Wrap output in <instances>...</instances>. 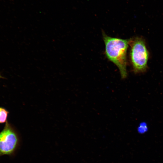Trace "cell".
Segmentation results:
<instances>
[{"label": "cell", "mask_w": 163, "mask_h": 163, "mask_svg": "<svg viewBox=\"0 0 163 163\" xmlns=\"http://www.w3.org/2000/svg\"><path fill=\"white\" fill-rule=\"evenodd\" d=\"M105 45V54L107 59L118 68L121 78L127 76L126 53L129 40L109 37L102 33Z\"/></svg>", "instance_id": "cell-1"}, {"label": "cell", "mask_w": 163, "mask_h": 163, "mask_svg": "<svg viewBox=\"0 0 163 163\" xmlns=\"http://www.w3.org/2000/svg\"><path fill=\"white\" fill-rule=\"evenodd\" d=\"M130 59L133 71L135 74L143 73L148 69L149 53L144 39L135 37L129 40Z\"/></svg>", "instance_id": "cell-2"}, {"label": "cell", "mask_w": 163, "mask_h": 163, "mask_svg": "<svg viewBox=\"0 0 163 163\" xmlns=\"http://www.w3.org/2000/svg\"><path fill=\"white\" fill-rule=\"evenodd\" d=\"M20 144L18 135L7 121L0 132V157L3 155L12 156Z\"/></svg>", "instance_id": "cell-3"}, {"label": "cell", "mask_w": 163, "mask_h": 163, "mask_svg": "<svg viewBox=\"0 0 163 163\" xmlns=\"http://www.w3.org/2000/svg\"><path fill=\"white\" fill-rule=\"evenodd\" d=\"M9 112L5 109L0 107V123L6 122Z\"/></svg>", "instance_id": "cell-4"}, {"label": "cell", "mask_w": 163, "mask_h": 163, "mask_svg": "<svg viewBox=\"0 0 163 163\" xmlns=\"http://www.w3.org/2000/svg\"><path fill=\"white\" fill-rule=\"evenodd\" d=\"M138 130L139 133H143L147 131V128L145 125L141 124L139 126Z\"/></svg>", "instance_id": "cell-5"}, {"label": "cell", "mask_w": 163, "mask_h": 163, "mask_svg": "<svg viewBox=\"0 0 163 163\" xmlns=\"http://www.w3.org/2000/svg\"><path fill=\"white\" fill-rule=\"evenodd\" d=\"M3 78V77H2V76L0 74V78Z\"/></svg>", "instance_id": "cell-6"}]
</instances>
